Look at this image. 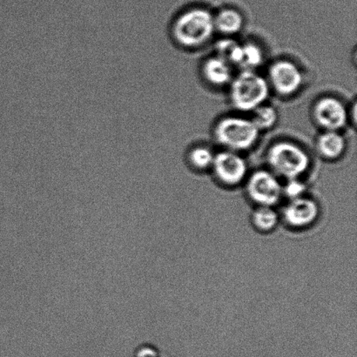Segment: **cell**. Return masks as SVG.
I'll return each mask as SVG.
<instances>
[{
	"label": "cell",
	"instance_id": "7c38bea8",
	"mask_svg": "<svg viewBox=\"0 0 357 357\" xmlns=\"http://www.w3.org/2000/svg\"><path fill=\"white\" fill-rule=\"evenodd\" d=\"M213 17H215V30H218L222 34L233 35L243 29V16L236 9H223Z\"/></svg>",
	"mask_w": 357,
	"mask_h": 357
},
{
	"label": "cell",
	"instance_id": "30bf717a",
	"mask_svg": "<svg viewBox=\"0 0 357 357\" xmlns=\"http://www.w3.org/2000/svg\"><path fill=\"white\" fill-rule=\"evenodd\" d=\"M202 72L206 82L213 86H225L233 79L230 65L218 56L206 59Z\"/></svg>",
	"mask_w": 357,
	"mask_h": 357
},
{
	"label": "cell",
	"instance_id": "8992f818",
	"mask_svg": "<svg viewBox=\"0 0 357 357\" xmlns=\"http://www.w3.org/2000/svg\"><path fill=\"white\" fill-rule=\"evenodd\" d=\"M268 80L275 92L282 96L298 92L303 83V72L295 63L281 59L271 66Z\"/></svg>",
	"mask_w": 357,
	"mask_h": 357
},
{
	"label": "cell",
	"instance_id": "e0dca14e",
	"mask_svg": "<svg viewBox=\"0 0 357 357\" xmlns=\"http://www.w3.org/2000/svg\"><path fill=\"white\" fill-rule=\"evenodd\" d=\"M215 155L212 150L206 148V146H199L191 150L189 160L195 169H206L212 167Z\"/></svg>",
	"mask_w": 357,
	"mask_h": 357
},
{
	"label": "cell",
	"instance_id": "ac0fdd59",
	"mask_svg": "<svg viewBox=\"0 0 357 357\" xmlns=\"http://www.w3.org/2000/svg\"><path fill=\"white\" fill-rule=\"evenodd\" d=\"M306 185L299 178H291L283 185V195L289 199L301 197L305 195Z\"/></svg>",
	"mask_w": 357,
	"mask_h": 357
},
{
	"label": "cell",
	"instance_id": "3957f363",
	"mask_svg": "<svg viewBox=\"0 0 357 357\" xmlns=\"http://www.w3.org/2000/svg\"><path fill=\"white\" fill-rule=\"evenodd\" d=\"M268 166L273 173L291 180L299 178L310 169V155L303 148L290 142H278L269 148Z\"/></svg>",
	"mask_w": 357,
	"mask_h": 357
},
{
	"label": "cell",
	"instance_id": "5bb4252c",
	"mask_svg": "<svg viewBox=\"0 0 357 357\" xmlns=\"http://www.w3.org/2000/svg\"><path fill=\"white\" fill-rule=\"evenodd\" d=\"M217 56L229 65H240L243 61V45L232 38H226L217 42Z\"/></svg>",
	"mask_w": 357,
	"mask_h": 357
},
{
	"label": "cell",
	"instance_id": "9c48e42d",
	"mask_svg": "<svg viewBox=\"0 0 357 357\" xmlns=\"http://www.w3.org/2000/svg\"><path fill=\"white\" fill-rule=\"evenodd\" d=\"M320 215V206L314 199L305 195L289 199L283 209V220L289 226L304 229L317 222Z\"/></svg>",
	"mask_w": 357,
	"mask_h": 357
},
{
	"label": "cell",
	"instance_id": "277c9868",
	"mask_svg": "<svg viewBox=\"0 0 357 357\" xmlns=\"http://www.w3.org/2000/svg\"><path fill=\"white\" fill-rule=\"evenodd\" d=\"M260 130L250 119L229 116L222 119L215 128L217 142L230 151H245L258 141Z\"/></svg>",
	"mask_w": 357,
	"mask_h": 357
},
{
	"label": "cell",
	"instance_id": "6da1fadb",
	"mask_svg": "<svg viewBox=\"0 0 357 357\" xmlns=\"http://www.w3.org/2000/svg\"><path fill=\"white\" fill-rule=\"evenodd\" d=\"M215 31L213 14L205 8L195 7L178 14L171 24L170 34L181 47L195 48L206 44Z\"/></svg>",
	"mask_w": 357,
	"mask_h": 357
},
{
	"label": "cell",
	"instance_id": "9a60e30c",
	"mask_svg": "<svg viewBox=\"0 0 357 357\" xmlns=\"http://www.w3.org/2000/svg\"><path fill=\"white\" fill-rule=\"evenodd\" d=\"M250 120L257 126L259 130H266V129L274 127L278 122V112L274 107L261 105V107L253 111V115Z\"/></svg>",
	"mask_w": 357,
	"mask_h": 357
},
{
	"label": "cell",
	"instance_id": "4fadbf2b",
	"mask_svg": "<svg viewBox=\"0 0 357 357\" xmlns=\"http://www.w3.org/2000/svg\"><path fill=\"white\" fill-rule=\"evenodd\" d=\"M252 224L260 232H271L278 225L280 216L273 206H258L251 216Z\"/></svg>",
	"mask_w": 357,
	"mask_h": 357
},
{
	"label": "cell",
	"instance_id": "8fae6325",
	"mask_svg": "<svg viewBox=\"0 0 357 357\" xmlns=\"http://www.w3.org/2000/svg\"><path fill=\"white\" fill-rule=\"evenodd\" d=\"M317 149L325 158L337 159L344 153L345 139L337 131H326L318 138Z\"/></svg>",
	"mask_w": 357,
	"mask_h": 357
},
{
	"label": "cell",
	"instance_id": "ba28073f",
	"mask_svg": "<svg viewBox=\"0 0 357 357\" xmlns=\"http://www.w3.org/2000/svg\"><path fill=\"white\" fill-rule=\"evenodd\" d=\"M212 169L220 182L227 185H236L246 178L247 162L236 152H220L215 155Z\"/></svg>",
	"mask_w": 357,
	"mask_h": 357
},
{
	"label": "cell",
	"instance_id": "d6986e66",
	"mask_svg": "<svg viewBox=\"0 0 357 357\" xmlns=\"http://www.w3.org/2000/svg\"><path fill=\"white\" fill-rule=\"evenodd\" d=\"M134 357H164L160 349L152 344H142L135 349Z\"/></svg>",
	"mask_w": 357,
	"mask_h": 357
},
{
	"label": "cell",
	"instance_id": "52a82bcc",
	"mask_svg": "<svg viewBox=\"0 0 357 357\" xmlns=\"http://www.w3.org/2000/svg\"><path fill=\"white\" fill-rule=\"evenodd\" d=\"M313 114L317 123L326 131L341 130L347 125L349 117L345 105L333 96H325L318 100Z\"/></svg>",
	"mask_w": 357,
	"mask_h": 357
},
{
	"label": "cell",
	"instance_id": "2e32d148",
	"mask_svg": "<svg viewBox=\"0 0 357 357\" xmlns=\"http://www.w3.org/2000/svg\"><path fill=\"white\" fill-rule=\"evenodd\" d=\"M264 55L261 48L253 42L243 45V61L241 66L244 69L253 70L264 62Z\"/></svg>",
	"mask_w": 357,
	"mask_h": 357
},
{
	"label": "cell",
	"instance_id": "7a4b0ae2",
	"mask_svg": "<svg viewBox=\"0 0 357 357\" xmlns=\"http://www.w3.org/2000/svg\"><path fill=\"white\" fill-rule=\"evenodd\" d=\"M269 96V84L253 70L244 69L231 80L230 99L237 110L253 112Z\"/></svg>",
	"mask_w": 357,
	"mask_h": 357
},
{
	"label": "cell",
	"instance_id": "5b68a950",
	"mask_svg": "<svg viewBox=\"0 0 357 357\" xmlns=\"http://www.w3.org/2000/svg\"><path fill=\"white\" fill-rule=\"evenodd\" d=\"M248 197L258 206H274L283 195V185L274 173L257 170L248 178Z\"/></svg>",
	"mask_w": 357,
	"mask_h": 357
}]
</instances>
